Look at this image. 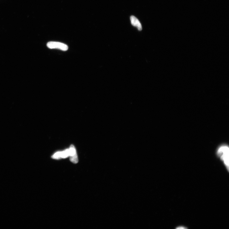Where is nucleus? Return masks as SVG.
<instances>
[{
  "instance_id": "obj_3",
  "label": "nucleus",
  "mask_w": 229,
  "mask_h": 229,
  "mask_svg": "<svg viewBox=\"0 0 229 229\" xmlns=\"http://www.w3.org/2000/svg\"><path fill=\"white\" fill-rule=\"evenodd\" d=\"M69 157L71 162L74 164H76L79 161V159L76 152V148L73 145H71L69 149Z\"/></svg>"
},
{
  "instance_id": "obj_2",
  "label": "nucleus",
  "mask_w": 229,
  "mask_h": 229,
  "mask_svg": "<svg viewBox=\"0 0 229 229\" xmlns=\"http://www.w3.org/2000/svg\"><path fill=\"white\" fill-rule=\"evenodd\" d=\"M47 46L50 49H58L64 51H67L69 48L68 46L65 44L55 41L48 43Z\"/></svg>"
},
{
  "instance_id": "obj_4",
  "label": "nucleus",
  "mask_w": 229,
  "mask_h": 229,
  "mask_svg": "<svg viewBox=\"0 0 229 229\" xmlns=\"http://www.w3.org/2000/svg\"><path fill=\"white\" fill-rule=\"evenodd\" d=\"M130 20L131 24L133 26L136 27L139 31L142 30V25L137 18L133 16H132L130 17Z\"/></svg>"
},
{
  "instance_id": "obj_1",
  "label": "nucleus",
  "mask_w": 229,
  "mask_h": 229,
  "mask_svg": "<svg viewBox=\"0 0 229 229\" xmlns=\"http://www.w3.org/2000/svg\"><path fill=\"white\" fill-rule=\"evenodd\" d=\"M218 155L223 161L225 165L228 170L229 168V148L226 145L221 147L218 151Z\"/></svg>"
},
{
  "instance_id": "obj_6",
  "label": "nucleus",
  "mask_w": 229,
  "mask_h": 229,
  "mask_svg": "<svg viewBox=\"0 0 229 229\" xmlns=\"http://www.w3.org/2000/svg\"><path fill=\"white\" fill-rule=\"evenodd\" d=\"M52 157L53 159H61V152H58L56 153L52 156Z\"/></svg>"
},
{
  "instance_id": "obj_5",
  "label": "nucleus",
  "mask_w": 229,
  "mask_h": 229,
  "mask_svg": "<svg viewBox=\"0 0 229 229\" xmlns=\"http://www.w3.org/2000/svg\"><path fill=\"white\" fill-rule=\"evenodd\" d=\"M69 157V150L67 149L61 152V159H65Z\"/></svg>"
}]
</instances>
